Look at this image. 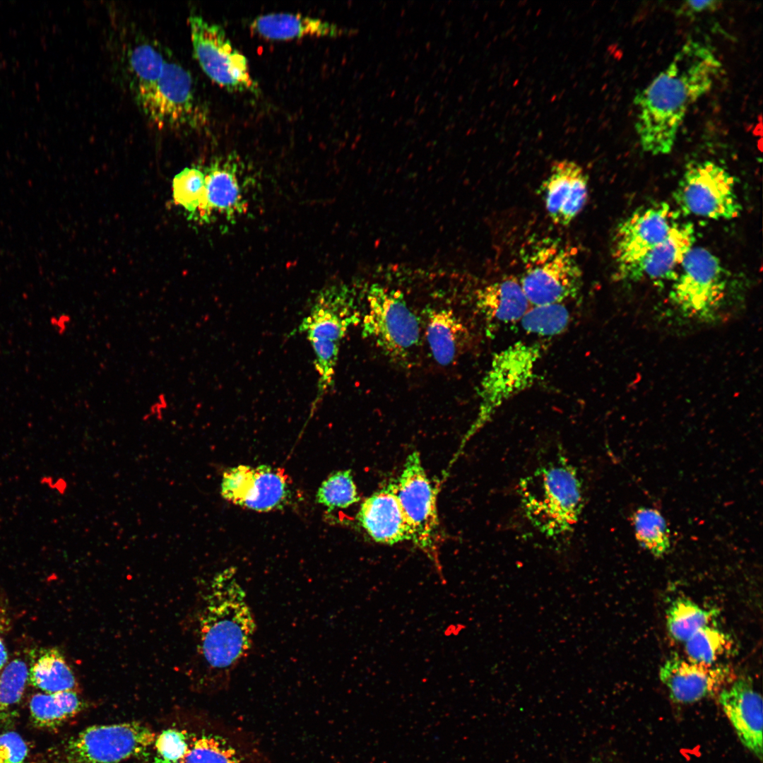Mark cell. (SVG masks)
I'll return each mask as SVG.
<instances>
[{"label": "cell", "mask_w": 763, "mask_h": 763, "mask_svg": "<svg viewBox=\"0 0 763 763\" xmlns=\"http://www.w3.org/2000/svg\"><path fill=\"white\" fill-rule=\"evenodd\" d=\"M189 744L187 734L173 728L162 731L154 742L158 756L169 761L183 759L189 752Z\"/></svg>", "instance_id": "36"}, {"label": "cell", "mask_w": 763, "mask_h": 763, "mask_svg": "<svg viewBox=\"0 0 763 763\" xmlns=\"http://www.w3.org/2000/svg\"><path fill=\"white\" fill-rule=\"evenodd\" d=\"M195 616L196 679L209 690L225 689L249 655L256 629L233 568L216 573L207 582Z\"/></svg>", "instance_id": "2"}, {"label": "cell", "mask_w": 763, "mask_h": 763, "mask_svg": "<svg viewBox=\"0 0 763 763\" xmlns=\"http://www.w3.org/2000/svg\"><path fill=\"white\" fill-rule=\"evenodd\" d=\"M529 304L519 281L512 277L485 285L475 296L476 308L490 329L520 321Z\"/></svg>", "instance_id": "22"}, {"label": "cell", "mask_w": 763, "mask_h": 763, "mask_svg": "<svg viewBox=\"0 0 763 763\" xmlns=\"http://www.w3.org/2000/svg\"><path fill=\"white\" fill-rule=\"evenodd\" d=\"M252 32L267 40H289L307 37H336L345 30L335 23L300 13H272L254 18Z\"/></svg>", "instance_id": "25"}, {"label": "cell", "mask_w": 763, "mask_h": 763, "mask_svg": "<svg viewBox=\"0 0 763 763\" xmlns=\"http://www.w3.org/2000/svg\"><path fill=\"white\" fill-rule=\"evenodd\" d=\"M673 198L681 211L687 215L731 220L742 211L733 177L710 160L689 165L678 182Z\"/></svg>", "instance_id": "11"}, {"label": "cell", "mask_w": 763, "mask_h": 763, "mask_svg": "<svg viewBox=\"0 0 763 763\" xmlns=\"http://www.w3.org/2000/svg\"><path fill=\"white\" fill-rule=\"evenodd\" d=\"M684 643L688 659L706 664H716L730 653L733 646L727 633L711 625L697 630Z\"/></svg>", "instance_id": "30"}, {"label": "cell", "mask_w": 763, "mask_h": 763, "mask_svg": "<svg viewBox=\"0 0 763 763\" xmlns=\"http://www.w3.org/2000/svg\"><path fill=\"white\" fill-rule=\"evenodd\" d=\"M423 314L426 338L433 358L442 366L454 364L468 341L466 327L448 308L427 307Z\"/></svg>", "instance_id": "23"}, {"label": "cell", "mask_w": 763, "mask_h": 763, "mask_svg": "<svg viewBox=\"0 0 763 763\" xmlns=\"http://www.w3.org/2000/svg\"><path fill=\"white\" fill-rule=\"evenodd\" d=\"M543 350V345L538 342L518 341L494 355L480 382V403L475 419L465 433L446 470H450L466 443L491 420L503 404L533 384Z\"/></svg>", "instance_id": "5"}, {"label": "cell", "mask_w": 763, "mask_h": 763, "mask_svg": "<svg viewBox=\"0 0 763 763\" xmlns=\"http://www.w3.org/2000/svg\"><path fill=\"white\" fill-rule=\"evenodd\" d=\"M394 487L411 530V541L437 560L439 539L437 489L428 478L418 451L408 455Z\"/></svg>", "instance_id": "12"}, {"label": "cell", "mask_w": 763, "mask_h": 763, "mask_svg": "<svg viewBox=\"0 0 763 763\" xmlns=\"http://www.w3.org/2000/svg\"><path fill=\"white\" fill-rule=\"evenodd\" d=\"M28 747L17 733L9 731L0 735V763H23Z\"/></svg>", "instance_id": "37"}, {"label": "cell", "mask_w": 763, "mask_h": 763, "mask_svg": "<svg viewBox=\"0 0 763 763\" xmlns=\"http://www.w3.org/2000/svg\"><path fill=\"white\" fill-rule=\"evenodd\" d=\"M524 513L545 537L557 539L574 530L584 508V492L577 470L557 455L519 481Z\"/></svg>", "instance_id": "4"}, {"label": "cell", "mask_w": 763, "mask_h": 763, "mask_svg": "<svg viewBox=\"0 0 763 763\" xmlns=\"http://www.w3.org/2000/svg\"><path fill=\"white\" fill-rule=\"evenodd\" d=\"M185 763H266L254 747L229 731L204 732L190 738Z\"/></svg>", "instance_id": "24"}, {"label": "cell", "mask_w": 763, "mask_h": 763, "mask_svg": "<svg viewBox=\"0 0 763 763\" xmlns=\"http://www.w3.org/2000/svg\"><path fill=\"white\" fill-rule=\"evenodd\" d=\"M520 321L526 333L551 337L564 331L570 314L562 303L536 305L529 307Z\"/></svg>", "instance_id": "31"}, {"label": "cell", "mask_w": 763, "mask_h": 763, "mask_svg": "<svg viewBox=\"0 0 763 763\" xmlns=\"http://www.w3.org/2000/svg\"><path fill=\"white\" fill-rule=\"evenodd\" d=\"M10 628V619L4 608L0 605V635Z\"/></svg>", "instance_id": "39"}, {"label": "cell", "mask_w": 763, "mask_h": 763, "mask_svg": "<svg viewBox=\"0 0 763 763\" xmlns=\"http://www.w3.org/2000/svg\"><path fill=\"white\" fill-rule=\"evenodd\" d=\"M659 678L671 699L681 704L696 702L718 694L735 679L729 666L678 656L668 659L661 666Z\"/></svg>", "instance_id": "15"}, {"label": "cell", "mask_w": 763, "mask_h": 763, "mask_svg": "<svg viewBox=\"0 0 763 763\" xmlns=\"http://www.w3.org/2000/svg\"><path fill=\"white\" fill-rule=\"evenodd\" d=\"M632 521L635 538L644 549L656 557L667 554L670 548V537L665 518L651 507H638Z\"/></svg>", "instance_id": "29"}, {"label": "cell", "mask_w": 763, "mask_h": 763, "mask_svg": "<svg viewBox=\"0 0 763 763\" xmlns=\"http://www.w3.org/2000/svg\"><path fill=\"white\" fill-rule=\"evenodd\" d=\"M360 321L353 298L345 286L322 289L310 310L297 328L309 341H326L341 344L350 326Z\"/></svg>", "instance_id": "16"}, {"label": "cell", "mask_w": 763, "mask_h": 763, "mask_svg": "<svg viewBox=\"0 0 763 763\" xmlns=\"http://www.w3.org/2000/svg\"><path fill=\"white\" fill-rule=\"evenodd\" d=\"M85 704L78 692H38L29 702L32 723L42 728H57L75 717Z\"/></svg>", "instance_id": "27"}, {"label": "cell", "mask_w": 763, "mask_h": 763, "mask_svg": "<svg viewBox=\"0 0 763 763\" xmlns=\"http://www.w3.org/2000/svg\"><path fill=\"white\" fill-rule=\"evenodd\" d=\"M153 763H185V762L184 759L177 761H169L157 756L154 758Z\"/></svg>", "instance_id": "41"}, {"label": "cell", "mask_w": 763, "mask_h": 763, "mask_svg": "<svg viewBox=\"0 0 763 763\" xmlns=\"http://www.w3.org/2000/svg\"><path fill=\"white\" fill-rule=\"evenodd\" d=\"M524 266L519 283L532 306L562 303L581 288L582 272L575 254L559 242L537 243L525 255Z\"/></svg>", "instance_id": "8"}, {"label": "cell", "mask_w": 763, "mask_h": 763, "mask_svg": "<svg viewBox=\"0 0 763 763\" xmlns=\"http://www.w3.org/2000/svg\"><path fill=\"white\" fill-rule=\"evenodd\" d=\"M292 482L283 469L268 465H239L223 475L220 494L234 504L259 512L282 509L292 497Z\"/></svg>", "instance_id": "13"}, {"label": "cell", "mask_w": 763, "mask_h": 763, "mask_svg": "<svg viewBox=\"0 0 763 763\" xmlns=\"http://www.w3.org/2000/svg\"><path fill=\"white\" fill-rule=\"evenodd\" d=\"M543 200L550 219L557 225H569L581 212L588 197V179L574 161L555 162L543 184Z\"/></svg>", "instance_id": "17"}, {"label": "cell", "mask_w": 763, "mask_h": 763, "mask_svg": "<svg viewBox=\"0 0 763 763\" xmlns=\"http://www.w3.org/2000/svg\"><path fill=\"white\" fill-rule=\"evenodd\" d=\"M316 499L329 511L359 502L360 497L351 471L341 470L329 475L318 488Z\"/></svg>", "instance_id": "32"}, {"label": "cell", "mask_w": 763, "mask_h": 763, "mask_svg": "<svg viewBox=\"0 0 763 763\" xmlns=\"http://www.w3.org/2000/svg\"><path fill=\"white\" fill-rule=\"evenodd\" d=\"M29 682V668L24 660L16 658L0 671V714L16 706Z\"/></svg>", "instance_id": "34"}, {"label": "cell", "mask_w": 763, "mask_h": 763, "mask_svg": "<svg viewBox=\"0 0 763 763\" xmlns=\"http://www.w3.org/2000/svg\"><path fill=\"white\" fill-rule=\"evenodd\" d=\"M155 733L138 722L89 726L61 746V763H120L154 744Z\"/></svg>", "instance_id": "9"}, {"label": "cell", "mask_w": 763, "mask_h": 763, "mask_svg": "<svg viewBox=\"0 0 763 763\" xmlns=\"http://www.w3.org/2000/svg\"><path fill=\"white\" fill-rule=\"evenodd\" d=\"M716 609L706 608L686 598H678L666 612V626L675 641L685 642L697 630L709 625L718 616Z\"/></svg>", "instance_id": "28"}, {"label": "cell", "mask_w": 763, "mask_h": 763, "mask_svg": "<svg viewBox=\"0 0 763 763\" xmlns=\"http://www.w3.org/2000/svg\"><path fill=\"white\" fill-rule=\"evenodd\" d=\"M721 1L716 0L686 1L678 10V16H694L706 11H713L718 8Z\"/></svg>", "instance_id": "38"}, {"label": "cell", "mask_w": 763, "mask_h": 763, "mask_svg": "<svg viewBox=\"0 0 763 763\" xmlns=\"http://www.w3.org/2000/svg\"><path fill=\"white\" fill-rule=\"evenodd\" d=\"M695 237L692 223H675L662 242L636 262L616 272L617 277L629 281L675 280L678 276L675 271L694 247Z\"/></svg>", "instance_id": "18"}, {"label": "cell", "mask_w": 763, "mask_h": 763, "mask_svg": "<svg viewBox=\"0 0 763 763\" xmlns=\"http://www.w3.org/2000/svg\"><path fill=\"white\" fill-rule=\"evenodd\" d=\"M29 683L45 693L78 692L75 675L56 648L40 651L29 668Z\"/></svg>", "instance_id": "26"}, {"label": "cell", "mask_w": 763, "mask_h": 763, "mask_svg": "<svg viewBox=\"0 0 763 763\" xmlns=\"http://www.w3.org/2000/svg\"><path fill=\"white\" fill-rule=\"evenodd\" d=\"M680 268L669 293L671 304L683 317L715 321L723 305L728 282L720 260L705 248L692 247Z\"/></svg>", "instance_id": "7"}, {"label": "cell", "mask_w": 763, "mask_h": 763, "mask_svg": "<svg viewBox=\"0 0 763 763\" xmlns=\"http://www.w3.org/2000/svg\"><path fill=\"white\" fill-rule=\"evenodd\" d=\"M194 56L213 82L232 93L257 94L247 58L232 44L225 30L198 14L188 19Z\"/></svg>", "instance_id": "10"}, {"label": "cell", "mask_w": 763, "mask_h": 763, "mask_svg": "<svg viewBox=\"0 0 763 763\" xmlns=\"http://www.w3.org/2000/svg\"><path fill=\"white\" fill-rule=\"evenodd\" d=\"M8 662V652L5 644L0 635V671Z\"/></svg>", "instance_id": "40"}, {"label": "cell", "mask_w": 763, "mask_h": 763, "mask_svg": "<svg viewBox=\"0 0 763 763\" xmlns=\"http://www.w3.org/2000/svg\"><path fill=\"white\" fill-rule=\"evenodd\" d=\"M367 300V309L362 321V337L395 365L410 367L420 344V318L398 290L373 285Z\"/></svg>", "instance_id": "6"}, {"label": "cell", "mask_w": 763, "mask_h": 763, "mask_svg": "<svg viewBox=\"0 0 763 763\" xmlns=\"http://www.w3.org/2000/svg\"><path fill=\"white\" fill-rule=\"evenodd\" d=\"M172 191L175 202L184 208L190 218L199 220L204 206V172L196 167L184 169L175 177Z\"/></svg>", "instance_id": "33"}, {"label": "cell", "mask_w": 763, "mask_h": 763, "mask_svg": "<svg viewBox=\"0 0 763 763\" xmlns=\"http://www.w3.org/2000/svg\"><path fill=\"white\" fill-rule=\"evenodd\" d=\"M357 521L378 543L394 545L411 540L412 533L394 491V482L380 488L360 504Z\"/></svg>", "instance_id": "20"}, {"label": "cell", "mask_w": 763, "mask_h": 763, "mask_svg": "<svg viewBox=\"0 0 763 763\" xmlns=\"http://www.w3.org/2000/svg\"><path fill=\"white\" fill-rule=\"evenodd\" d=\"M718 702L743 745L762 759V698L749 678H735L720 691Z\"/></svg>", "instance_id": "19"}, {"label": "cell", "mask_w": 763, "mask_h": 763, "mask_svg": "<svg viewBox=\"0 0 763 763\" xmlns=\"http://www.w3.org/2000/svg\"><path fill=\"white\" fill-rule=\"evenodd\" d=\"M129 84L143 114L160 129L199 130L208 122L190 73L158 45L141 42L127 54Z\"/></svg>", "instance_id": "3"}, {"label": "cell", "mask_w": 763, "mask_h": 763, "mask_svg": "<svg viewBox=\"0 0 763 763\" xmlns=\"http://www.w3.org/2000/svg\"><path fill=\"white\" fill-rule=\"evenodd\" d=\"M721 67L711 45L691 38L637 91L634 129L643 151L652 155L672 151L690 107L711 89Z\"/></svg>", "instance_id": "1"}, {"label": "cell", "mask_w": 763, "mask_h": 763, "mask_svg": "<svg viewBox=\"0 0 763 763\" xmlns=\"http://www.w3.org/2000/svg\"><path fill=\"white\" fill-rule=\"evenodd\" d=\"M237 163L231 159L215 161L205 170L204 206L199 220L208 222L213 212L228 220L246 209Z\"/></svg>", "instance_id": "21"}, {"label": "cell", "mask_w": 763, "mask_h": 763, "mask_svg": "<svg viewBox=\"0 0 763 763\" xmlns=\"http://www.w3.org/2000/svg\"><path fill=\"white\" fill-rule=\"evenodd\" d=\"M675 223L669 205L661 202L639 208L619 224L613 256L616 272L640 259L662 242Z\"/></svg>", "instance_id": "14"}, {"label": "cell", "mask_w": 763, "mask_h": 763, "mask_svg": "<svg viewBox=\"0 0 763 763\" xmlns=\"http://www.w3.org/2000/svg\"><path fill=\"white\" fill-rule=\"evenodd\" d=\"M310 343L314 353L315 368L319 376L317 392L312 408L313 412L333 384L341 344L318 340L312 341Z\"/></svg>", "instance_id": "35"}]
</instances>
